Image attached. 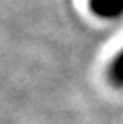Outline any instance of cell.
Here are the masks:
<instances>
[{"mask_svg": "<svg viewBox=\"0 0 123 124\" xmlns=\"http://www.w3.org/2000/svg\"><path fill=\"white\" fill-rule=\"evenodd\" d=\"M90 9L103 18H118L123 15V0H88Z\"/></svg>", "mask_w": 123, "mask_h": 124, "instance_id": "6da1fadb", "label": "cell"}, {"mask_svg": "<svg viewBox=\"0 0 123 124\" xmlns=\"http://www.w3.org/2000/svg\"><path fill=\"white\" fill-rule=\"evenodd\" d=\"M110 80L114 86H119L121 88L123 86V51L116 57V60L112 62V66H110Z\"/></svg>", "mask_w": 123, "mask_h": 124, "instance_id": "7a4b0ae2", "label": "cell"}]
</instances>
